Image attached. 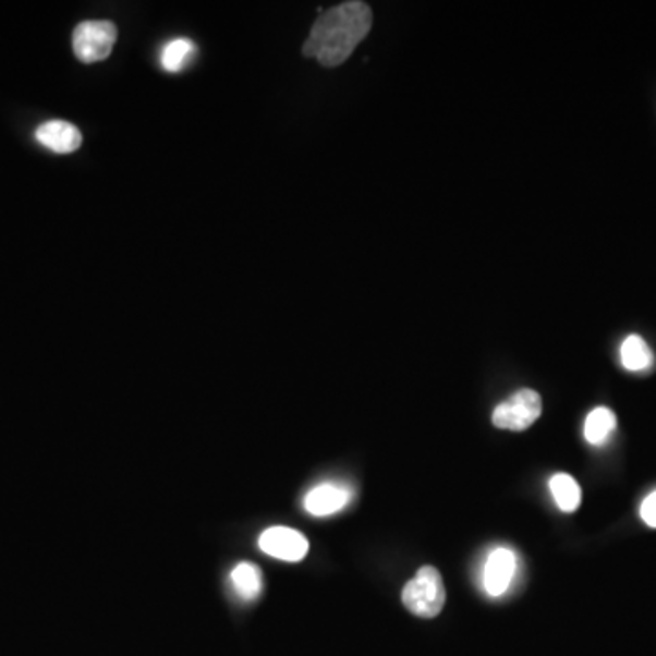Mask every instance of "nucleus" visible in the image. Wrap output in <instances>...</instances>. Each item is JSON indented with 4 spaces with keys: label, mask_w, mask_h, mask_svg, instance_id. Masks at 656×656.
<instances>
[{
    "label": "nucleus",
    "mask_w": 656,
    "mask_h": 656,
    "mask_svg": "<svg viewBox=\"0 0 656 656\" xmlns=\"http://www.w3.org/2000/svg\"><path fill=\"white\" fill-rule=\"evenodd\" d=\"M373 28V10L365 2L352 0L321 13L303 45V56L321 66H341Z\"/></svg>",
    "instance_id": "obj_1"
},
{
    "label": "nucleus",
    "mask_w": 656,
    "mask_h": 656,
    "mask_svg": "<svg viewBox=\"0 0 656 656\" xmlns=\"http://www.w3.org/2000/svg\"><path fill=\"white\" fill-rule=\"evenodd\" d=\"M446 585L438 569L425 566L403 587V606L420 618H434L446 606Z\"/></svg>",
    "instance_id": "obj_2"
},
{
    "label": "nucleus",
    "mask_w": 656,
    "mask_h": 656,
    "mask_svg": "<svg viewBox=\"0 0 656 656\" xmlns=\"http://www.w3.org/2000/svg\"><path fill=\"white\" fill-rule=\"evenodd\" d=\"M118 42V28L110 21H84L73 32V51L78 61H105Z\"/></svg>",
    "instance_id": "obj_3"
},
{
    "label": "nucleus",
    "mask_w": 656,
    "mask_h": 656,
    "mask_svg": "<svg viewBox=\"0 0 656 656\" xmlns=\"http://www.w3.org/2000/svg\"><path fill=\"white\" fill-rule=\"evenodd\" d=\"M542 416V398L533 389L518 390L509 400L501 401L493 412L496 427L522 433Z\"/></svg>",
    "instance_id": "obj_4"
},
{
    "label": "nucleus",
    "mask_w": 656,
    "mask_h": 656,
    "mask_svg": "<svg viewBox=\"0 0 656 656\" xmlns=\"http://www.w3.org/2000/svg\"><path fill=\"white\" fill-rule=\"evenodd\" d=\"M259 547L268 557L283 562H300L308 555V539L290 527H270L259 536Z\"/></svg>",
    "instance_id": "obj_5"
},
{
    "label": "nucleus",
    "mask_w": 656,
    "mask_h": 656,
    "mask_svg": "<svg viewBox=\"0 0 656 656\" xmlns=\"http://www.w3.org/2000/svg\"><path fill=\"white\" fill-rule=\"evenodd\" d=\"M517 555L511 549L498 547L490 552L484 571V587L487 595H503L511 587V582L517 574Z\"/></svg>",
    "instance_id": "obj_6"
},
{
    "label": "nucleus",
    "mask_w": 656,
    "mask_h": 656,
    "mask_svg": "<svg viewBox=\"0 0 656 656\" xmlns=\"http://www.w3.org/2000/svg\"><path fill=\"white\" fill-rule=\"evenodd\" d=\"M352 500V490L345 485L321 484L305 496V511L312 517H330L343 511Z\"/></svg>",
    "instance_id": "obj_7"
},
{
    "label": "nucleus",
    "mask_w": 656,
    "mask_h": 656,
    "mask_svg": "<svg viewBox=\"0 0 656 656\" xmlns=\"http://www.w3.org/2000/svg\"><path fill=\"white\" fill-rule=\"evenodd\" d=\"M35 139L56 154H72L83 145V134L75 124L66 121H48L35 132Z\"/></svg>",
    "instance_id": "obj_8"
},
{
    "label": "nucleus",
    "mask_w": 656,
    "mask_h": 656,
    "mask_svg": "<svg viewBox=\"0 0 656 656\" xmlns=\"http://www.w3.org/2000/svg\"><path fill=\"white\" fill-rule=\"evenodd\" d=\"M620 360H622L623 368L629 373H647L655 363V356H653L649 345L636 335L629 336L623 340L622 347H620Z\"/></svg>",
    "instance_id": "obj_9"
},
{
    "label": "nucleus",
    "mask_w": 656,
    "mask_h": 656,
    "mask_svg": "<svg viewBox=\"0 0 656 656\" xmlns=\"http://www.w3.org/2000/svg\"><path fill=\"white\" fill-rule=\"evenodd\" d=\"M615 428H617L615 412L607 406H598L595 411H591L585 420V440L590 441L591 446H604L611 438Z\"/></svg>",
    "instance_id": "obj_10"
},
{
    "label": "nucleus",
    "mask_w": 656,
    "mask_h": 656,
    "mask_svg": "<svg viewBox=\"0 0 656 656\" xmlns=\"http://www.w3.org/2000/svg\"><path fill=\"white\" fill-rule=\"evenodd\" d=\"M230 582L243 600H256L257 596L262 595V571L254 563L243 562L235 566L234 571L230 573Z\"/></svg>",
    "instance_id": "obj_11"
},
{
    "label": "nucleus",
    "mask_w": 656,
    "mask_h": 656,
    "mask_svg": "<svg viewBox=\"0 0 656 656\" xmlns=\"http://www.w3.org/2000/svg\"><path fill=\"white\" fill-rule=\"evenodd\" d=\"M194 42L190 39H173L162 46L161 50V66L165 72L179 73L183 72L184 68L190 66V62L195 57Z\"/></svg>",
    "instance_id": "obj_12"
},
{
    "label": "nucleus",
    "mask_w": 656,
    "mask_h": 656,
    "mask_svg": "<svg viewBox=\"0 0 656 656\" xmlns=\"http://www.w3.org/2000/svg\"><path fill=\"white\" fill-rule=\"evenodd\" d=\"M549 487H551L552 498L557 500L558 507L563 512H573L579 509L580 501H582V490H580V485L576 484V479L571 474H555Z\"/></svg>",
    "instance_id": "obj_13"
},
{
    "label": "nucleus",
    "mask_w": 656,
    "mask_h": 656,
    "mask_svg": "<svg viewBox=\"0 0 656 656\" xmlns=\"http://www.w3.org/2000/svg\"><path fill=\"white\" fill-rule=\"evenodd\" d=\"M640 517L649 527L656 529V490H653L640 507Z\"/></svg>",
    "instance_id": "obj_14"
}]
</instances>
